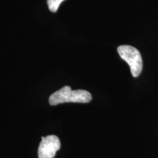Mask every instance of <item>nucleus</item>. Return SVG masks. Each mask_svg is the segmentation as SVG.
Wrapping results in <instances>:
<instances>
[{"label": "nucleus", "instance_id": "39448f33", "mask_svg": "<svg viewBox=\"0 0 158 158\" xmlns=\"http://www.w3.org/2000/svg\"><path fill=\"white\" fill-rule=\"evenodd\" d=\"M44 138H45V137H43H43H42V138H41V139H42V140H43V139H44Z\"/></svg>", "mask_w": 158, "mask_h": 158}, {"label": "nucleus", "instance_id": "20e7f679", "mask_svg": "<svg viewBox=\"0 0 158 158\" xmlns=\"http://www.w3.org/2000/svg\"><path fill=\"white\" fill-rule=\"evenodd\" d=\"M64 0H47V4H48V9L50 11L53 13H56L58 10L60 4Z\"/></svg>", "mask_w": 158, "mask_h": 158}, {"label": "nucleus", "instance_id": "7ed1b4c3", "mask_svg": "<svg viewBox=\"0 0 158 158\" xmlns=\"http://www.w3.org/2000/svg\"><path fill=\"white\" fill-rule=\"evenodd\" d=\"M61 143L59 138L56 135H48L40 143L38 148L39 158H53L56 152L60 149Z\"/></svg>", "mask_w": 158, "mask_h": 158}, {"label": "nucleus", "instance_id": "f257e3e1", "mask_svg": "<svg viewBox=\"0 0 158 158\" xmlns=\"http://www.w3.org/2000/svg\"><path fill=\"white\" fill-rule=\"evenodd\" d=\"M92 97L88 91L83 89L72 90L69 86H65L53 93L49 98L51 106H56L64 102L86 103L92 100Z\"/></svg>", "mask_w": 158, "mask_h": 158}, {"label": "nucleus", "instance_id": "f03ea898", "mask_svg": "<svg viewBox=\"0 0 158 158\" xmlns=\"http://www.w3.org/2000/svg\"><path fill=\"white\" fill-rule=\"evenodd\" d=\"M117 51L120 57L129 64L132 76L133 77L139 76L143 68V61L138 49L131 45H125L118 46Z\"/></svg>", "mask_w": 158, "mask_h": 158}]
</instances>
